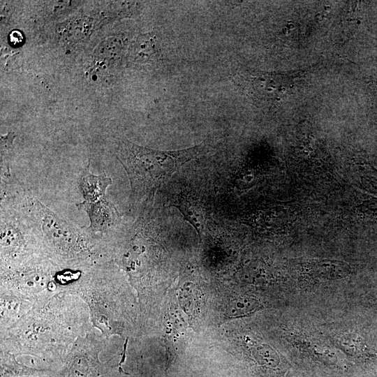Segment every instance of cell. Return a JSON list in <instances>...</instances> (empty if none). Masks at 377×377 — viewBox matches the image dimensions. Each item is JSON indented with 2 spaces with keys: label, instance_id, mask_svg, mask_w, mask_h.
I'll return each instance as SVG.
<instances>
[{
  "label": "cell",
  "instance_id": "obj_1",
  "mask_svg": "<svg viewBox=\"0 0 377 377\" xmlns=\"http://www.w3.org/2000/svg\"><path fill=\"white\" fill-rule=\"evenodd\" d=\"M59 300L36 302L15 323L8 327L3 342L8 352L64 362L75 341L77 330L57 308Z\"/></svg>",
  "mask_w": 377,
  "mask_h": 377
},
{
  "label": "cell",
  "instance_id": "obj_2",
  "mask_svg": "<svg viewBox=\"0 0 377 377\" xmlns=\"http://www.w3.org/2000/svg\"><path fill=\"white\" fill-rule=\"evenodd\" d=\"M207 145L175 151L152 149L121 140L117 156L129 179L131 197L141 198L154 193L182 166L206 152Z\"/></svg>",
  "mask_w": 377,
  "mask_h": 377
},
{
  "label": "cell",
  "instance_id": "obj_3",
  "mask_svg": "<svg viewBox=\"0 0 377 377\" xmlns=\"http://www.w3.org/2000/svg\"><path fill=\"white\" fill-rule=\"evenodd\" d=\"M32 205L53 254L72 262L87 260L91 257L93 246L77 228L57 217L38 201L35 200Z\"/></svg>",
  "mask_w": 377,
  "mask_h": 377
},
{
  "label": "cell",
  "instance_id": "obj_4",
  "mask_svg": "<svg viewBox=\"0 0 377 377\" xmlns=\"http://www.w3.org/2000/svg\"><path fill=\"white\" fill-rule=\"evenodd\" d=\"M99 341L79 337L64 362L58 377H98L105 373L99 359Z\"/></svg>",
  "mask_w": 377,
  "mask_h": 377
},
{
  "label": "cell",
  "instance_id": "obj_5",
  "mask_svg": "<svg viewBox=\"0 0 377 377\" xmlns=\"http://www.w3.org/2000/svg\"><path fill=\"white\" fill-rule=\"evenodd\" d=\"M77 207L87 213L90 221L88 230L93 232L109 230L118 223L120 219L115 206L106 196L93 202L83 201L77 204Z\"/></svg>",
  "mask_w": 377,
  "mask_h": 377
},
{
  "label": "cell",
  "instance_id": "obj_6",
  "mask_svg": "<svg viewBox=\"0 0 377 377\" xmlns=\"http://www.w3.org/2000/svg\"><path fill=\"white\" fill-rule=\"evenodd\" d=\"M112 179L105 172L94 175L89 172V165L84 169L79 181V186L84 201L93 202L104 198L107 188L112 184Z\"/></svg>",
  "mask_w": 377,
  "mask_h": 377
},
{
  "label": "cell",
  "instance_id": "obj_7",
  "mask_svg": "<svg viewBox=\"0 0 377 377\" xmlns=\"http://www.w3.org/2000/svg\"><path fill=\"white\" fill-rule=\"evenodd\" d=\"M172 205L180 211L184 219L192 225L200 237L205 226L206 214L200 201L187 194H182Z\"/></svg>",
  "mask_w": 377,
  "mask_h": 377
},
{
  "label": "cell",
  "instance_id": "obj_8",
  "mask_svg": "<svg viewBox=\"0 0 377 377\" xmlns=\"http://www.w3.org/2000/svg\"><path fill=\"white\" fill-rule=\"evenodd\" d=\"M52 371L36 369L18 362L14 354L1 349V377L50 376Z\"/></svg>",
  "mask_w": 377,
  "mask_h": 377
},
{
  "label": "cell",
  "instance_id": "obj_9",
  "mask_svg": "<svg viewBox=\"0 0 377 377\" xmlns=\"http://www.w3.org/2000/svg\"><path fill=\"white\" fill-rule=\"evenodd\" d=\"M156 37L154 34L140 35L133 45L131 57L136 62L145 63L154 60L157 55Z\"/></svg>",
  "mask_w": 377,
  "mask_h": 377
},
{
  "label": "cell",
  "instance_id": "obj_10",
  "mask_svg": "<svg viewBox=\"0 0 377 377\" xmlns=\"http://www.w3.org/2000/svg\"><path fill=\"white\" fill-rule=\"evenodd\" d=\"M318 274L327 278H341L346 276V263L341 261L323 260L314 265Z\"/></svg>",
  "mask_w": 377,
  "mask_h": 377
},
{
  "label": "cell",
  "instance_id": "obj_11",
  "mask_svg": "<svg viewBox=\"0 0 377 377\" xmlns=\"http://www.w3.org/2000/svg\"><path fill=\"white\" fill-rule=\"evenodd\" d=\"M122 50L121 41L115 37L103 41L96 49V56L102 59L114 60L120 55Z\"/></svg>",
  "mask_w": 377,
  "mask_h": 377
},
{
  "label": "cell",
  "instance_id": "obj_12",
  "mask_svg": "<svg viewBox=\"0 0 377 377\" xmlns=\"http://www.w3.org/2000/svg\"><path fill=\"white\" fill-rule=\"evenodd\" d=\"M13 135L9 133L7 136H1V174H9V156L11 145L13 140Z\"/></svg>",
  "mask_w": 377,
  "mask_h": 377
},
{
  "label": "cell",
  "instance_id": "obj_13",
  "mask_svg": "<svg viewBox=\"0 0 377 377\" xmlns=\"http://www.w3.org/2000/svg\"><path fill=\"white\" fill-rule=\"evenodd\" d=\"M22 38L21 33L17 31H13L10 34V41L14 45L22 42Z\"/></svg>",
  "mask_w": 377,
  "mask_h": 377
}]
</instances>
